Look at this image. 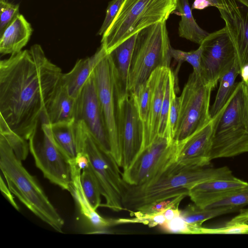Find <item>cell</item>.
<instances>
[{"mask_svg":"<svg viewBox=\"0 0 248 248\" xmlns=\"http://www.w3.org/2000/svg\"><path fill=\"white\" fill-rule=\"evenodd\" d=\"M61 68L39 44L0 62V118L28 140L60 83Z\"/></svg>","mask_w":248,"mask_h":248,"instance_id":"cell-1","label":"cell"},{"mask_svg":"<svg viewBox=\"0 0 248 248\" xmlns=\"http://www.w3.org/2000/svg\"><path fill=\"white\" fill-rule=\"evenodd\" d=\"M233 175L227 166L182 168L172 163L160 174L140 185L126 183L122 196L124 210L135 211L152 202L183 193L199 183Z\"/></svg>","mask_w":248,"mask_h":248,"instance_id":"cell-2","label":"cell"},{"mask_svg":"<svg viewBox=\"0 0 248 248\" xmlns=\"http://www.w3.org/2000/svg\"><path fill=\"white\" fill-rule=\"evenodd\" d=\"M21 161L5 136L0 134V169L9 189L32 213L55 231L62 232L63 219Z\"/></svg>","mask_w":248,"mask_h":248,"instance_id":"cell-3","label":"cell"},{"mask_svg":"<svg viewBox=\"0 0 248 248\" xmlns=\"http://www.w3.org/2000/svg\"><path fill=\"white\" fill-rule=\"evenodd\" d=\"M213 119L211 160L248 152V90L242 80Z\"/></svg>","mask_w":248,"mask_h":248,"instance_id":"cell-4","label":"cell"},{"mask_svg":"<svg viewBox=\"0 0 248 248\" xmlns=\"http://www.w3.org/2000/svg\"><path fill=\"white\" fill-rule=\"evenodd\" d=\"M177 0H124L101 41L108 54L132 35L166 21L176 10Z\"/></svg>","mask_w":248,"mask_h":248,"instance_id":"cell-5","label":"cell"},{"mask_svg":"<svg viewBox=\"0 0 248 248\" xmlns=\"http://www.w3.org/2000/svg\"><path fill=\"white\" fill-rule=\"evenodd\" d=\"M171 48L166 21L150 26L137 33L129 74V93H135L158 67H170Z\"/></svg>","mask_w":248,"mask_h":248,"instance_id":"cell-6","label":"cell"},{"mask_svg":"<svg viewBox=\"0 0 248 248\" xmlns=\"http://www.w3.org/2000/svg\"><path fill=\"white\" fill-rule=\"evenodd\" d=\"M76 122L80 152L87 156L105 199V203L101 206L117 212L124 210L122 196L126 183L123 179L120 166L110 154L99 146L85 124Z\"/></svg>","mask_w":248,"mask_h":248,"instance_id":"cell-7","label":"cell"},{"mask_svg":"<svg viewBox=\"0 0 248 248\" xmlns=\"http://www.w3.org/2000/svg\"><path fill=\"white\" fill-rule=\"evenodd\" d=\"M212 86L200 74H190L180 98V112L173 140L182 141L211 120L210 101Z\"/></svg>","mask_w":248,"mask_h":248,"instance_id":"cell-8","label":"cell"},{"mask_svg":"<svg viewBox=\"0 0 248 248\" xmlns=\"http://www.w3.org/2000/svg\"><path fill=\"white\" fill-rule=\"evenodd\" d=\"M28 140L35 165L44 177L68 191L72 180L71 166L53 140L49 124L40 119Z\"/></svg>","mask_w":248,"mask_h":248,"instance_id":"cell-9","label":"cell"},{"mask_svg":"<svg viewBox=\"0 0 248 248\" xmlns=\"http://www.w3.org/2000/svg\"><path fill=\"white\" fill-rule=\"evenodd\" d=\"M177 147V141L157 136L140 151L130 167L123 170L124 181L137 186L157 176L175 162Z\"/></svg>","mask_w":248,"mask_h":248,"instance_id":"cell-10","label":"cell"},{"mask_svg":"<svg viewBox=\"0 0 248 248\" xmlns=\"http://www.w3.org/2000/svg\"><path fill=\"white\" fill-rule=\"evenodd\" d=\"M93 76L102 116L110 145L111 154L121 167L122 153L117 130L118 99L112 62L108 54L96 66Z\"/></svg>","mask_w":248,"mask_h":248,"instance_id":"cell-11","label":"cell"},{"mask_svg":"<svg viewBox=\"0 0 248 248\" xmlns=\"http://www.w3.org/2000/svg\"><path fill=\"white\" fill-rule=\"evenodd\" d=\"M201 45L202 51L200 75L214 89L235 61V48L225 27L209 33Z\"/></svg>","mask_w":248,"mask_h":248,"instance_id":"cell-12","label":"cell"},{"mask_svg":"<svg viewBox=\"0 0 248 248\" xmlns=\"http://www.w3.org/2000/svg\"><path fill=\"white\" fill-rule=\"evenodd\" d=\"M117 130L124 170L135 161L143 148L144 141L143 124L131 93L118 100Z\"/></svg>","mask_w":248,"mask_h":248,"instance_id":"cell-13","label":"cell"},{"mask_svg":"<svg viewBox=\"0 0 248 248\" xmlns=\"http://www.w3.org/2000/svg\"><path fill=\"white\" fill-rule=\"evenodd\" d=\"M75 121L83 122L99 146L104 151L111 155L110 145L100 107L93 73L76 98Z\"/></svg>","mask_w":248,"mask_h":248,"instance_id":"cell-14","label":"cell"},{"mask_svg":"<svg viewBox=\"0 0 248 248\" xmlns=\"http://www.w3.org/2000/svg\"><path fill=\"white\" fill-rule=\"evenodd\" d=\"M220 16L233 44L240 70L248 65V8L236 0H217Z\"/></svg>","mask_w":248,"mask_h":248,"instance_id":"cell-15","label":"cell"},{"mask_svg":"<svg viewBox=\"0 0 248 248\" xmlns=\"http://www.w3.org/2000/svg\"><path fill=\"white\" fill-rule=\"evenodd\" d=\"M214 119L203 127L178 143L174 163L179 167L197 169L210 164Z\"/></svg>","mask_w":248,"mask_h":248,"instance_id":"cell-16","label":"cell"},{"mask_svg":"<svg viewBox=\"0 0 248 248\" xmlns=\"http://www.w3.org/2000/svg\"><path fill=\"white\" fill-rule=\"evenodd\" d=\"M247 186V182L232 175L197 184L188 189V196L198 206L206 208Z\"/></svg>","mask_w":248,"mask_h":248,"instance_id":"cell-17","label":"cell"},{"mask_svg":"<svg viewBox=\"0 0 248 248\" xmlns=\"http://www.w3.org/2000/svg\"><path fill=\"white\" fill-rule=\"evenodd\" d=\"M170 69L167 67H158L148 78L152 86V94L148 118L144 128L142 149L152 142L157 136L166 80Z\"/></svg>","mask_w":248,"mask_h":248,"instance_id":"cell-18","label":"cell"},{"mask_svg":"<svg viewBox=\"0 0 248 248\" xmlns=\"http://www.w3.org/2000/svg\"><path fill=\"white\" fill-rule=\"evenodd\" d=\"M137 33L124 41L108 54L110 57L118 100L129 93L128 78Z\"/></svg>","mask_w":248,"mask_h":248,"instance_id":"cell-19","label":"cell"},{"mask_svg":"<svg viewBox=\"0 0 248 248\" xmlns=\"http://www.w3.org/2000/svg\"><path fill=\"white\" fill-rule=\"evenodd\" d=\"M71 170V183L69 189L74 199L82 216L92 228L90 233L102 232L111 226H113V219L101 217L86 199L80 181L81 171L72 162H70Z\"/></svg>","mask_w":248,"mask_h":248,"instance_id":"cell-20","label":"cell"},{"mask_svg":"<svg viewBox=\"0 0 248 248\" xmlns=\"http://www.w3.org/2000/svg\"><path fill=\"white\" fill-rule=\"evenodd\" d=\"M108 54L102 45L90 57L78 60L68 73L63 74L61 83L72 97L77 98L96 66Z\"/></svg>","mask_w":248,"mask_h":248,"instance_id":"cell-21","label":"cell"},{"mask_svg":"<svg viewBox=\"0 0 248 248\" xmlns=\"http://www.w3.org/2000/svg\"><path fill=\"white\" fill-rule=\"evenodd\" d=\"M76 98L61 83L55 90L41 119L49 124L75 121Z\"/></svg>","mask_w":248,"mask_h":248,"instance_id":"cell-22","label":"cell"},{"mask_svg":"<svg viewBox=\"0 0 248 248\" xmlns=\"http://www.w3.org/2000/svg\"><path fill=\"white\" fill-rule=\"evenodd\" d=\"M32 31L31 24L19 14L0 35V53L12 55L20 52L29 42Z\"/></svg>","mask_w":248,"mask_h":248,"instance_id":"cell-23","label":"cell"},{"mask_svg":"<svg viewBox=\"0 0 248 248\" xmlns=\"http://www.w3.org/2000/svg\"><path fill=\"white\" fill-rule=\"evenodd\" d=\"M49 127L53 140L69 162L74 160L80 153L77 122L49 124Z\"/></svg>","mask_w":248,"mask_h":248,"instance_id":"cell-24","label":"cell"},{"mask_svg":"<svg viewBox=\"0 0 248 248\" xmlns=\"http://www.w3.org/2000/svg\"><path fill=\"white\" fill-rule=\"evenodd\" d=\"M176 10L181 16L179 23L180 37L201 45L209 33L201 28L195 21L188 0H177Z\"/></svg>","mask_w":248,"mask_h":248,"instance_id":"cell-25","label":"cell"},{"mask_svg":"<svg viewBox=\"0 0 248 248\" xmlns=\"http://www.w3.org/2000/svg\"><path fill=\"white\" fill-rule=\"evenodd\" d=\"M239 74L240 68L236 58L231 68L219 79V88L215 100L210 109L211 119L218 113L230 97L235 88V79Z\"/></svg>","mask_w":248,"mask_h":248,"instance_id":"cell-26","label":"cell"},{"mask_svg":"<svg viewBox=\"0 0 248 248\" xmlns=\"http://www.w3.org/2000/svg\"><path fill=\"white\" fill-rule=\"evenodd\" d=\"M241 208L232 206L202 208L193 203L189 204L185 208L180 210V217L187 223L202 226V224L208 219L236 212Z\"/></svg>","mask_w":248,"mask_h":248,"instance_id":"cell-27","label":"cell"},{"mask_svg":"<svg viewBox=\"0 0 248 248\" xmlns=\"http://www.w3.org/2000/svg\"><path fill=\"white\" fill-rule=\"evenodd\" d=\"M80 181L86 199L93 208L96 210L101 206L102 194L98 181L90 165L81 171Z\"/></svg>","mask_w":248,"mask_h":248,"instance_id":"cell-28","label":"cell"},{"mask_svg":"<svg viewBox=\"0 0 248 248\" xmlns=\"http://www.w3.org/2000/svg\"><path fill=\"white\" fill-rule=\"evenodd\" d=\"M175 80L174 74L170 69L166 80L165 91L160 113L157 134L158 136L169 138L168 135V120L172 96L174 92L176 91L175 87Z\"/></svg>","mask_w":248,"mask_h":248,"instance_id":"cell-29","label":"cell"},{"mask_svg":"<svg viewBox=\"0 0 248 248\" xmlns=\"http://www.w3.org/2000/svg\"><path fill=\"white\" fill-rule=\"evenodd\" d=\"M0 134L5 136L12 147L16 157L21 161L25 160L30 151L29 142L13 130L0 119Z\"/></svg>","mask_w":248,"mask_h":248,"instance_id":"cell-30","label":"cell"},{"mask_svg":"<svg viewBox=\"0 0 248 248\" xmlns=\"http://www.w3.org/2000/svg\"><path fill=\"white\" fill-rule=\"evenodd\" d=\"M188 193H183L169 198L156 201L144 205L135 211H129L131 216L137 215H154L161 213L170 208L178 207L181 201Z\"/></svg>","mask_w":248,"mask_h":248,"instance_id":"cell-31","label":"cell"},{"mask_svg":"<svg viewBox=\"0 0 248 248\" xmlns=\"http://www.w3.org/2000/svg\"><path fill=\"white\" fill-rule=\"evenodd\" d=\"M132 94L144 128L148 118L152 94V86L148 79Z\"/></svg>","mask_w":248,"mask_h":248,"instance_id":"cell-32","label":"cell"},{"mask_svg":"<svg viewBox=\"0 0 248 248\" xmlns=\"http://www.w3.org/2000/svg\"><path fill=\"white\" fill-rule=\"evenodd\" d=\"M202 51V47L201 45L196 50L188 52L174 49L172 47L171 55L172 58H173L178 63L177 69L179 68L184 62H187L192 66L193 72L200 74Z\"/></svg>","mask_w":248,"mask_h":248,"instance_id":"cell-33","label":"cell"},{"mask_svg":"<svg viewBox=\"0 0 248 248\" xmlns=\"http://www.w3.org/2000/svg\"><path fill=\"white\" fill-rule=\"evenodd\" d=\"M131 218L113 219L114 225L122 224L141 223L149 227L162 226L167 222L163 212L154 215L133 214Z\"/></svg>","mask_w":248,"mask_h":248,"instance_id":"cell-34","label":"cell"},{"mask_svg":"<svg viewBox=\"0 0 248 248\" xmlns=\"http://www.w3.org/2000/svg\"><path fill=\"white\" fill-rule=\"evenodd\" d=\"M248 205V186L232 192L225 198L212 203L206 208L232 206L241 208Z\"/></svg>","mask_w":248,"mask_h":248,"instance_id":"cell-35","label":"cell"},{"mask_svg":"<svg viewBox=\"0 0 248 248\" xmlns=\"http://www.w3.org/2000/svg\"><path fill=\"white\" fill-rule=\"evenodd\" d=\"M19 4H14L6 0H0V35L20 14Z\"/></svg>","mask_w":248,"mask_h":248,"instance_id":"cell-36","label":"cell"},{"mask_svg":"<svg viewBox=\"0 0 248 248\" xmlns=\"http://www.w3.org/2000/svg\"><path fill=\"white\" fill-rule=\"evenodd\" d=\"M180 112V98L176 91L172 96L168 120V135L169 139L173 141L174 133L178 124Z\"/></svg>","mask_w":248,"mask_h":248,"instance_id":"cell-37","label":"cell"},{"mask_svg":"<svg viewBox=\"0 0 248 248\" xmlns=\"http://www.w3.org/2000/svg\"><path fill=\"white\" fill-rule=\"evenodd\" d=\"M124 0H111L108 4L106 16L97 34L102 36L117 16Z\"/></svg>","mask_w":248,"mask_h":248,"instance_id":"cell-38","label":"cell"},{"mask_svg":"<svg viewBox=\"0 0 248 248\" xmlns=\"http://www.w3.org/2000/svg\"><path fill=\"white\" fill-rule=\"evenodd\" d=\"M247 234L243 224H226L225 226L217 228L203 227L202 234Z\"/></svg>","mask_w":248,"mask_h":248,"instance_id":"cell-39","label":"cell"},{"mask_svg":"<svg viewBox=\"0 0 248 248\" xmlns=\"http://www.w3.org/2000/svg\"><path fill=\"white\" fill-rule=\"evenodd\" d=\"M0 189L1 193L11 204L17 210H19V207L14 200L12 193L4 182L2 176L0 178Z\"/></svg>","mask_w":248,"mask_h":248,"instance_id":"cell-40","label":"cell"},{"mask_svg":"<svg viewBox=\"0 0 248 248\" xmlns=\"http://www.w3.org/2000/svg\"><path fill=\"white\" fill-rule=\"evenodd\" d=\"M70 161H72L81 170L87 168L90 165L89 159L83 152L79 153L74 160Z\"/></svg>","mask_w":248,"mask_h":248,"instance_id":"cell-41","label":"cell"},{"mask_svg":"<svg viewBox=\"0 0 248 248\" xmlns=\"http://www.w3.org/2000/svg\"><path fill=\"white\" fill-rule=\"evenodd\" d=\"M248 224V209L242 210L240 214L232 218L227 224Z\"/></svg>","mask_w":248,"mask_h":248,"instance_id":"cell-42","label":"cell"},{"mask_svg":"<svg viewBox=\"0 0 248 248\" xmlns=\"http://www.w3.org/2000/svg\"><path fill=\"white\" fill-rule=\"evenodd\" d=\"M163 213L168 221L180 217V210L178 207L170 208L163 212Z\"/></svg>","mask_w":248,"mask_h":248,"instance_id":"cell-43","label":"cell"},{"mask_svg":"<svg viewBox=\"0 0 248 248\" xmlns=\"http://www.w3.org/2000/svg\"><path fill=\"white\" fill-rule=\"evenodd\" d=\"M240 74L243 82H245L248 80V65H245L241 68Z\"/></svg>","mask_w":248,"mask_h":248,"instance_id":"cell-44","label":"cell"},{"mask_svg":"<svg viewBox=\"0 0 248 248\" xmlns=\"http://www.w3.org/2000/svg\"><path fill=\"white\" fill-rule=\"evenodd\" d=\"M207 1L209 5L213 6L217 8L218 7V1L217 0H205Z\"/></svg>","mask_w":248,"mask_h":248,"instance_id":"cell-45","label":"cell"},{"mask_svg":"<svg viewBox=\"0 0 248 248\" xmlns=\"http://www.w3.org/2000/svg\"><path fill=\"white\" fill-rule=\"evenodd\" d=\"M238 3L248 8V0H236Z\"/></svg>","mask_w":248,"mask_h":248,"instance_id":"cell-46","label":"cell"},{"mask_svg":"<svg viewBox=\"0 0 248 248\" xmlns=\"http://www.w3.org/2000/svg\"><path fill=\"white\" fill-rule=\"evenodd\" d=\"M245 226V227L246 229L247 232L248 233V224H243Z\"/></svg>","mask_w":248,"mask_h":248,"instance_id":"cell-47","label":"cell"},{"mask_svg":"<svg viewBox=\"0 0 248 248\" xmlns=\"http://www.w3.org/2000/svg\"><path fill=\"white\" fill-rule=\"evenodd\" d=\"M244 83H245V84H246V86H247V89H248V81H246V82H245Z\"/></svg>","mask_w":248,"mask_h":248,"instance_id":"cell-48","label":"cell"}]
</instances>
